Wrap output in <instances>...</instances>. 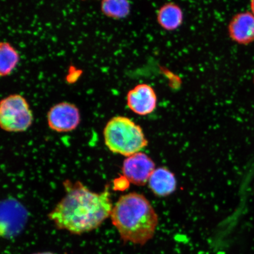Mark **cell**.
Returning <instances> with one entry per match:
<instances>
[{
	"instance_id": "13",
	"label": "cell",
	"mask_w": 254,
	"mask_h": 254,
	"mask_svg": "<svg viewBox=\"0 0 254 254\" xmlns=\"http://www.w3.org/2000/svg\"><path fill=\"white\" fill-rule=\"evenodd\" d=\"M130 182L125 176H121L114 180V189L116 190H125L129 187Z\"/></svg>"
},
{
	"instance_id": "15",
	"label": "cell",
	"mask_w": 254,
	"mask_h": 254,
	"mask_svg": "<svg viewBox=\"0 0 254 254\" xmlns=\"http://www.w3.org/2000/svg\"><path fill=\"white\" fill-rule=\"evenodd\" d=\"M56 254L55 253H52V252H40V253H34V254Z\"/></svg>"
},
{
	"instance_id": "12",
	"label": "cell",
	"mask_w": 254,
	"mask_h": 254,
	"mask_svg": "<svg viewBox=\"0 0 254 254\" xmlns=\"http://www.w3.org/2000/svg\"><path fill=\"white\" fill-rule=\"evenodd\" d=\"M101 8L103 14L107 17L114 19H122L128 15L131 7L129 2L124 0H107L101 2Z\"/></svg>"
},
{
	"instance_id": "8",
	"label": "cell",
	"mask_w": 254,
	"mask_h": 254,
	"mask_svg": "<svg viewBox=\"0 0 254 254\" xmlns=\"http://www.w3.org/2000/svg\"><path fill=\"white\" fill-rule=\"evenodd\" d=\"M232 40L240 44H250L254 41V15L249 12L234 15L228 27Z\"/></svg>"
},
{
	"instance_id": "5",
	"label": "cell",
	"mask_w": 254,
	"mask_h": 254,
	"mask_svg": "<svg viewBox=\"0 0 254 254\" xmlns=\"http://www.w3.org/2000/svg\"><path fill=\"white\" fill-rule=\"evenodd\" d=\"M80 113L74 104L62 102L51 108L47 113L50 128L58 132H66L75 129L80 123Z\"/></svg>"
},
{
	"instance_id": "11",
	"label": "cell",
	"mask_w": 254,
	"mask_h": 254,
	"mask_svg": "<svg viewBox=\"0 0 254 254\" xmlns=\"http://www.w3.org/2000/svg\"><path fill=\"white\" fill-rule=\"evenodd\" d=\"M20 60L17 51L10 44L2 41L0 43V75L5 77L11 74Z\"/></svg>"
},
{
	"instance_id": "7",
	"label": "cell",
	"mask_w": 254,
	"mask_h": 254,
	"mask_svg": "<svg viewBox=\"0 0 254 254\" xmlns=\"http://www.w3.org/2000/svg\"><path fill=\"white\" fill-rule=\"evenodd\" d=\"M156 92L151 85L141 83L131 89L127 94V105L129 109L138 116H148L157 107Z\"/></svg>"
},
{
	"instance_id": "6",
	"label": "cell",
	"mask_w": 254,
	"mask_h": 254,
	"mask_svg": "<svg viewBox=\"0 0 254 254\" xmlns=\"http://www.w3.org/2000/svg\"><path fill=\"white\" fill-rule=\"evenodd\" d=\"M155 170L154 161L141 152L127 157L122 168L124 176L136 186L145 185Z\"/></svg>"
},
{
	"instance_id": "14",
	"label": "cell",
	"mask_w": 254,
	"mask_h": 254,
	"mask_svg": "<svg viewBox=\"0 0 254 254\" xmlns=\"http://www.w3.org/2000/svg\"><path fill=\"white\" fill-rule=\"evenodd\" d=\"M251 8H252V13L254 15V1L251 2Z\"/></svg>"
},
{
	"instance_id": "3",
	"label": "cell",
	"mask_w": 254,
	"mask_h": 254,
	"mask_svg": "<svg viewBox=\"0 0 254 254\" xmlns=\"http://www.w3.org/2000/svg\"><path fill=\"white\" fill-rule=\"evenodd\" d=\"M104 138L111 152L127 157L148 145L141 127L125 116H117L109 121L104 129Z\"/></svg>"
},
{
	"instance_id": "2",
	"label": "cell",
	"mask_w": 254,
	"mask_h": 254,
	"mask_svg": "<svg viewBox=\"0 0 254 254\" xmlns=\"http://www.w3.org/2000/svg\"><path fill=\"white\" fill-rule=\"evenodd\" d=\"M110 217L123 241L141 246L152 239L158 224V215L150 201L136 192L121 196Z\"/></svg>"
},
{
	"instance_id": "10",
	"label": "cell",
	"mask_w": 254,
	"mask_h": 254,
	"mask_svg": "<svg viewBox=\"0 0 254 254\" xmlns=\"http://www.w3.org/2000/svg\"><path fill=\"white\" fill-rule=\"evenodd\" d=\"M157 20L158 24L164 30L168 31L176 30L183 23V9L176 3H166L158 9Z\"/></svg>"
},
{
	"instance_id": "4",
	"label": "cell",
	"mask_w": 254,
	"mask_h": 254,
	"mask_svg": "<svg viewBox=\"0 0 254 254\" xmlns=\"http://www.w3.org/2000/svg\"><path fill=\"white\" fill-rule=\"evenodd\" d=\"M33 116L25 98L12 94L0 103V126L7 132H23L29 128Z\"/></svg>"
},
{
	"instance_id": "1",
	"label": "cell",
	"mask_w": 254,
	"mask_h": 254,
	"mask_svg": "<svg viewBox=\"0 0 254 254\" xmlns=\"http://www.w3.org/2000/svg\"><path fill=\"white\" fill-rule=\"evenodd\" d=\"M65 195L49 214L60 230L82 234L97 229L110 217L113 208L110 185L103 191H91L81 182L65 180Z\"/></svg>"
},
{
	"instance_id": "9",
	"label": "cell",
	"mask_w": 254,
	"mask_h": 254,
	"mask_svg": "<svg viewBox=\"0 0 254 254\" xmlns=\"http://www.w3.org/2000/svg\"><path fill=\"white\" fill-rule=\"evenodd\" d=\"M148 183L152 191L158 196L171 194L177 187V181L174 174L164 167L155 169L149 179Z\"/></svg>"
}]
</instances>
